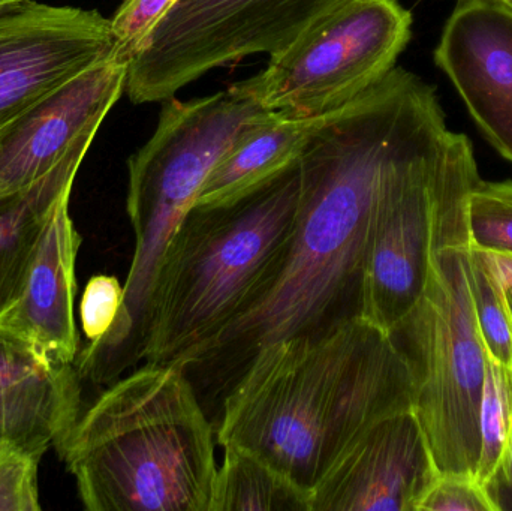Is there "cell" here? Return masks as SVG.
<instances>
[{"instance_id": "cell-26", "label": "cell", "mask_w": 512, "mask_h": 511, "mask_svg": "<svg viewBox=\"0 0 512 511\" xmlns=\"http://www.w3.org/2000/svg\"><path fill=\"white\" fill-rule=\"evenodd\" d=\"M418 511H495V507L474 476L439 473Z\"/></svg>"}, {"instance_id": "cell-2", "label": "cell", "mask_w": 512, "mask_h": 511, "mask_svg": "<svg viewBox=\"0 0 512 511\" xmlns=\"http://www.w3.org/2000/svg\"><path fill=\"white\" fill-rule=\"evenodd\" d=\"M412 405L405 354L391 333L354 318L262 348L222 401L216 440L248 450L312 495L361 434Z\"/></svg>"}, {"instance_id": "cell-32", "label": "cell", "mask_w": 512, "mask_h": 511, "mask_svg": "<svg viewBox=\"0 0 512 511\" xmlns=\"http://www.w3.org/2000/svg\"><path fill=\"white\" fill-rule=\"evenodd\" d=\"M510 2H512V0H510Z\"/></svg>"}, {"instance_id": "cell-9", "label": "cell", "mask_w": 512, "mask_h": 511, "mask_svg": "<svg viewBox=\"0 0 512 511\" xmlns=\"http://www.w3.org/2000/svg\"><path fill=\"white\" fill-rule=\"evenodd\" d=\"M445 128L391 168L373 218L364 267L361 318L393 333L417 305L432 257L436 183Z\"/></svg>"}, {"instance_id": "cell-14", "label": "cell", "mask_w": 512, "mask_h": 511, "mask_svg": "<svg viewBox=\"0 0 512 511\" xmlns=\"http://www.w3.org/2000/svg\"><path fill=\"white\" fill-rule=\"evenodd\" d=\"M72 189L57 201L20 299L0 315V330L44 356L74 365L78 356L74 300L81 236L69 212Z\"/></svg>"}, {"instance_id": "cell-31", "label": "cell", "mask_w": 512, "mask_h": 511, "mask_svg": "<svg viewBox=\"0 0 512 511\" xmlns=\"http://www.w3.org/2000/svg\"><path fill=\"white\" fill-rule=\"evenodd\" d=\"M508 2H510V0H508ZM512 3V2H511Z\"/></svg>"}, {"instance_id": "cell-1", "label": "cell", "mask_w": 512, "mask_h": 511, "mask_svg": "<svg viewBox=\"0 0 512 511\" xmlns=\"http://www.w3.org/2000/svg\"><path fill=\"white\" fill-rule=\"evenodd\" d=\"M444 128L435 89L394 68L313 132L300 155L297 227L279 272L251 309L183 365L213 425L262 348L361 318L382 186L403 155Z\"/></svg>"}, {"instance_id": "cell-3", "label": "cell", "mask_w": 512, "mask_h": 511, "mask_svg": "<svg viewBox=\"0 0 512 511\" xmlns=\"http://www.w3.org/2000/svg\"><path fill=\"white\" fill-rule=\"evenodd\" d=\"M216 429L183 363L132 369L81 411L60 455L90 511H210Z\"/></svg>"}, {"instance_id": "cell-13", "label": "cell", "mask_w": 512, "mask_h": 511, "mask_svg": "<svg viewBox=\"0 0 512 511\" xmlns=\"http://www.w3.org/2000/svg\"><path fill=\"white\" fill-rule=\"evenodd\" d=\"M435 60L487 140L512 162V3L459 0Z\"/></svg>"}, {"instance_id": "cell-22", "label": "cell", "mask_w": 512, "mask_h": 511, "mask_svg": "<svg viewBox=\"0 0 512 511\" xmlns=\"http://www.w3.org/2000/svg\"><path fill=\"white\" fill-rule=\"evenodd\" d=\"M42 456L24 449L0 453V511H39L38 468Z\"/></svg>"}, {"instance_id": "cell-5", "label": "cell", "mask_w": 512, "mask_h": 511, "mask_svg": "<svg viewBox=\"0 0 512 511\" xmlns=\"http://www.w3.org/2000/svg\"><path fill=\"white\" fill-rule=\"evenodd\" d=\"M301 201L300 158L219 204H195L162 257L144 362L188 363L242 317L279 272Z\"/></svg>"}, {"instance_id": "cell-7", "label": "cell", "mask_w": 512, "mask_h": 511, "mask_svg": "<svg viewBox=\"0 0 512 511\" xmlns=\"http://www.w3.org/2000/svg\"><path fill=\"white\" fill-rule=\"evenodd\" d=\"M411 32L399 0H343L270 54L264 71L231 87L285 116H328L396 68Z\"/></svg>"}, {"instance_id": "cell-24", "label": "cell", "mask_w": 512, "mask_h": 511, "mask_svg": "<svg viewBox=\"0 0 512 511\" xmlns=\"http://www.w3.org/2000/svg\"><path fill=\"white\" fill-rule=\"evenodd\" d=\"M125 285L116 276L96 275L87 282L80 305L81 326L89 344L101 341L116 323Z\"/></svg>"}, {"instance_id": "cell-30", "label": "cell", "mask_w": 512, "mask_h": 511, "mask_svg": "<svg viewBox=\"0 0 512 511\" xmlns=\"http://www.w3.org/2000/svg\"><path fill=\"white\" fill-rule=\"evenodd\" d=\"M21 2V0H0V6L9 5V3H17Z\"/></svg>"}, {"instance_id": "cell-19", "label": "cell", "mask_w": 512, "mask_h": 511, "mask_svg": "<svg viewBox=\"0 0 512 511\" xmlns=\"http://www.w3.org/2000/svg\"><path fill=\"white\" fill-rule=\"evenodd\" d=\"M511 411L512 369L486 357L480 405V455L475 471V479L483 488L495 473L504 453Z\"/></svg>"}, {"instance_id": "cell-11", "label": "cell", "mask_w": 512, "mask_h": 511, "mask_svg": "<svg viewBox=\"0 0 512 511\" xmlns=\"http://www.w3.org/2000/svg\"><path fill=\"white\" fill-rule=\"evenodd\" d=\"M128 62L101 60L69 78L0 128V201L26 191L78 150L125 92Z\"/></svg>"}, {"instance_id": "cell-10", "label": "cell", "mask_w": 512, "mask_h": 511, "mask_svg": "<svg viewBox=\"0 0 512 511\" xmlns=\"http://www.w3.org/2000/svg\"><path fill=\"white\" fill-rule=\"evenodd\" d=\"M116 56L110 18L21 0L0 6V128L45 93Z\"/></svg>"}, {"instance_id": "cell-6", "label": "cell", "mask_w": 512, "mask_h": 511, "mask_svg": "<svg viewBox=\"0 0 512 511\" xmlns=\"http://www.w3.org/2000/svg\"><path fill=\"white\" fill-rule=\"evenodd\" d=\"M164 102L152 138L128 161L126 210L134 255L116 323L75 360L83 383L108 386L144 362L153 290L168 242L242 129L267 111L233 87Z\"/></svg>"}, {"instance_id": "cell-4", "label": "cell", "mask_w": 512, "mask_h": 511, "mask_svg": "<svg viewBox=\"0 0 512 511\" xmlns=\"http://www.w3.org/2000/svg\"><path fill=\"white\" fill-rule=\"evenodd\" d=\"M480 180L471 140L448 131L439 164L426 287L391 333L411 366L414 410L441 474L475 477L486 350L475 314L468 200Z\"/></svg>"}, {"instance_id": "cell-20", "label": "cell", "mask_w": 512, "mask_h": 511, "mask_svg": "<svg viewBox=\"0 0 512 511\" xmlns=\"http://www.w3.org/2000/svg\"><path fill=\"white\" fill-rule=\"evenodd\" d=\"M472 246V245H471ZM475 314L487 357L512 369V332L505 290L480 249L472 246Z\"/></svg>"}, {"instance_id": "cell-29", "label": "cell", "mask_w": 512, "mask_h": 511, "mask_svg": "<svg viewBox=\"0 0 512 511\" xmlns=\"http://www.w3.org/2000/svg\"><path fill=\"white\" fill-rule=\"evenodd\" d=\"M505 290V303H507L508 318H510L511 332H512V285L511 287L504 288Z\"/></svg>"}, {"instance_id": "cell-18", "label": "cell", "mask_w": 512, "mask_h": 511, "mask_svg": "<svg viewBox=\"0 0 512 511\" xmlns=\"http://www.w3.org/2000/svg\"><path fill=\"white\" fill-rule=\"evenodd\" d=\"M210 511H310L312 495L248 450L225 444Z\"/></svg>"}, {"instance_id": "cell-12", "label": "cell", "mask_w": 512, "mask_h": 511, "mask_svg": "<svg viewBox=\"0 0 512 511\" xmlns=\"http://www.w3.org/2000/svg\"><path fill=\"white\" fill-rule=\"evenodd\" d=\"M414 410L379 420L316 485L310 511H418L438 477Z\"/></svg>"}, {"instance_id": "cell-17", "label": "cell", "mask_w": 512, "mask_h": 511, "mask_svg": "<svg viewBox=\"0 0 512 511\" xmlns=\"http://www.w3.org/2000/svg\"><path fill=\"white\" fill-rule=\"evenodd\" d=\"M81 380L74 365L0 395V453L24 449L44 456L59 449L80 417Z\"/></svg>"}, {"instance_id": "cell-16", "label": "cell", "mask_w": 512, "mask_h": 511, "mask_svg": "<svg viewBox=\"0 0 512 511\" xmlns=\"http://www.w3.org/2000/svg\"><path fill=\"white\" fill-rule=\"evenodd\" d=\"M87 150H78L20 194L0 201V315L23 294L57 201L74 188Z\"/></svg>"}, {"instance_id": "cell-8", "label": "cell", "mask_w": 512, "mask_h": 511, "mask_svg": "<svg viewBox=\"0 0 512 511\" xmlns=\"http://www.w3.org/2000/svg\"><path fill=\"white\" fill-rule=\"evenodd\" d=\"M343 0H177L128 62L134 104L167 101L212 69L282 50Z\"/></svg>"}, {"instance_id": "cell-15", "label": "cell", "mask_w": 512, "mask_h": 511, "mask_svg": "<svg viewBox=\"0 0 512 511\" xmlns=\"http://www.w3.org/2000/svg\"><path fill=\"white\" fill-rule=\"evenodd\" d=\"M325 119L327 116L297 119L270 110L259 114L242 129L207 177L195 204L225 203L270 179L300 158Z\"/></svg>"}, {"instance_id": "cell-21", "label": "cell", "mask_w": 512, "mask_h": 511, "mask_svg": "<svg viewBox=\"0 0 512 511\" xmlns=\"http://www.w3.org/2000/svg\"><path fill=\"white\" fill-rule=\"evenodd\" d=\"M469 240L474 248L512 254V182L478 180L468 200Z\"/></svg>"}, {"instance_id": "cell-23", "label": "cell", "mask_w": 512, "mask_h": 511, "mask_svg": "<svg viewBox=\"0 0 512 511\" xmlns=\"http://www.w3.org/2000/svg\"><path fill=\"white\" fill-rule=\"evenodd\" d=\"M63 366L0 330V395L44 380Z\"/></svg>"}, {"instance_id": "cell-28", "label": "cell", "mask_w": 512, "mask_h": 511, "mask_svg": "<svg viewBox=\"0 0 512 511\" xmlns=\"http://www.w3.org/2000/svg\"><path fill=\"white\" fill-rule=\"evenodd\" d=\"M481 251V249H480ZM489 263L490 269L495 273L502 287L507 288L512 285V254H502V252L481 251Z\"/></svg>"}, {"instance_id": "cell-27", "label": "cell", "mask_w": 512, "mask_h": 511, "mask_svg": "<svg viewBox=\"0 0 512 511\" xmlns=\"http://www.w3.org/2000/svg\"><path fill=\"white\" fill-rule=\"evenodd\" d=\"M495 511H512V411L510 431L504 453L499 459L495 473L484 485Z\"/></svg>"}, {"instance_id": "cell-25", "label": "cell", "mask_w": 512, "mask_h": 511, "mask_svg": "<svg viewBox=\"0 0 512 511\" xmlns=\"http://www.w3.org/2000/svg\"><path fill=\"white\" fill-rule=\"evenodd\" d=\"M177 0H125L111 21L116 57L129 62L138 45Z\"/></svg>"}]
</instances>
